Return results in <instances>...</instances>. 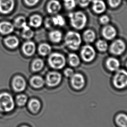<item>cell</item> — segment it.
<instances>
[{
	"label": "cell",
	"mask_w": 127,
	"mask_h": 127,
	"mask_svg": "<svg viewBox=\"0 0 127 127\" xmlns=\"http://www.w3.org/2000/svg\"><path fill=\"white\" fill-rule=\"evenodd\" d=\"M71 25L77 29H82L86 25L87 18L83 12L78 11L69 14Z\"/></svg>",
	"instance_id": "1"
},
{
	"label": "cell",
	"mask_w": 127,
	"mask_h": 127,
	"mask_svg": "<svg viewBox=\"0 0 127 127\" xmlns=\"http://www.w3.org/2000/svg\"><path fill=\"white\" fill-rule=\"evenodd\" d=\"M64 40L66 45L69 48L73 50L78 49L81 44V36L76 32H68L66 35Z\"/></svg>",
	"instance_id": "2"
},
{
	"label": "cell",
	"mask_w": 127,
	"mask_h": 127,
	"mask_svg": "<svg viewBox=\"0 0 127 127\" xmlns=\"http://www.w3.org/2000/svg\"><path fill=\"white\" fill-rule=\"evenodd\" d=\"M14 103L12 96L7 93L0 94V111L10 112L14 108Z\"/></svg>",
	"instance_id": "3"
},
{
	"label": "cell",
	"mask_w": 127,
	"mask_h": 127,
	"mask_svg": "<svg viewBox=\"0 0 127 127\" xmlns=\"http://www.w3.org/2000/svg\"><path fill=\"white\" fill-rule=\"evenodd\" d=\"M48 63L54 69H62L65 65V58L60 53H53L49 57Z\"/></svg>",
	"instance_id": "4"
},
{
	"label": "cell",
	"mask_w": 127,
	"mask_h": 127,
	"mask_svg": "<svg viewBox=\"0 0 127 127\" xmlns=\"http://www.w3.org/2000/svg\"><path fill=\"white\" fill-rule=\"evenodd\" d=\"M113 84L118 89H122L127 86V71L124 70L118 71L113 78Z\"/></svg>",
	"instance_id": "5"
},
{
	"label": "cell",
	"mask_w": 127,
	"mask_h": 127,
	"mask_svg": "<svg viewBox=\"0 0 127 127\" xmlns=\"http://www.w3.org/2000/svg\"><path fill=\"white\" fill-rule=\"evenodd\" d=\"M95 50L90 45H85L83 47L81 50V57L85 62H92L95 58Z\"/></svg>",
	"instance_id": "6"
},
{
	"label": "cell",
	"mask_w": 127,
	"mask_h": 127,
	"mask_svg": "<svg viewBox=\"0 0 127 127\" xmlns=\"http://www.w3.org/2000/svg\"><path fill=\"white\" fill-rule=\"evenodd\" d=\"M62 80V75L59 73L52 71L49 73L46 77V83L48 86H56Z\"/></svg>",
	"instance_id": "7"
},
{
	"label": "cell",
	"mask_w": 127,
	"mask_h": 127,
	"mask_svg": "<svg viewBox=\"0 0 127 127\" xmlns=\"http://www.w3.org/2000/svg\"><path fill=\"white\" fill-rule=\"evenodd\" d=\"M126 48V45L123 41L117 40L111 44L110 51L111 53L115 55H120L123 53Z\"/></svg>",
	"instance_id": "8"
},
{
	"label": "cell",
	"mask_w": 127,
	"mask_h": 127,
	"mask_svg": "<svg viewBox=\"0 0 127 127\" xmlns=\"http://www.w3.org/2000/svg\"><path fill=\"white\" fill-rule=\"evenodd\" d=\"M14 0H0V13L8 14L14 8Z\"/></svg>",
	"instance_id": "9"
},
{
	"label": "cell",
	"mask_w": 127,
	"mask_h": 127,
	"mask_svg": "<svg viewBox=\"0 0 127 127\" xmlns=\"http://www.w3.org/2000/svg\"><path fill=\"white\" fill-rule=\"evenodd\" d=\"M71 83L74 88L77 90L81 89L85 85V78L80 74H74L71 78Z\"/></svg>",
	"instance_id": "10"
},
{
	"label": "cell",
	"mask_w": 127,
	"mask_h": 127,
	"mask_svg": "<svg viewBox=\"0 0 127 127\" xmlns=\"http://www.w3.org/2000/svg\"><path fill=\"white\" fill-rule=\"evenodd\" d=\"M26 83L25 79L21 76H16L12 81L13 88L16 92L23 91L25 88Z\"/></svg>",
	"instance_id": "11"
},
{
	"label": "cell",
	"mask_w": 127,
	"mask_h": 127,
	"mask_svg": "<svg viewBox=\"0 0 127 127\" xmlns=\"http://www.w3.org/2000/svg\"><path fill=\"white\" fill-rule=\"evenodd\" d=\"M62 9V5L57 0H51L47 6V11L50 14H56Z\"/></svg>",
	"instance_id": "12"
},
{
	"label": "cell",
	"mask_w": 127,
	"mask_h": 127,
	"mask_svg": "<svg viewBox=\"0 0 127 127\" xmlns=\"http://www.w3.org/2000/svg\"><path fill=\"white\" fill-rule=\"evenodd\" d=\"M35 49V44L31 41H28L25 43L22 46L23 53L28 56H31L34 55Z\"/></svg>",
	"instance_id": "13"
},
{
	"label": "cell",
	"mask_w": 127,
	"mask_h": 127,
	"mask_svg": "<svg viewBox=\"0 0 127 127\" xmlns=\"http://www.w3.org/2000/svg\"><path fill=\"white\" fill-rule=\"evenodd\" d=\"M116 31L113 27L107 25L103 29V35L108 40L113 39L116 35Z\"/></svg>",
	"instance_id": "14"
},
{
	"label": "cell",
	"mask_w": 127,
	"mask_h": 127,
	"mask_svg": "<svg viewBox=\"0 0 127 127\" xmlns=\"http://www.w3.org/2000/svg\"><path fill=\"white\" fill-rule=\"evenodd\" d=\"M14 29V26L11 23L8 21H3L0 23V33L6 35L11 34Z\"/></svg>",
	"instance_id": "15"
},
{
	"label": "cell",
	"mask_w": 127,
	"mask_h": 127,
	"mask_svg": "<svg viewBox=\"0 0 127 127\" xmlns=\"http://www.w3.org/2000/svg\"><path fill=\"white\" fill-rule=\"evenodd\" d=\"M93 9L95 13L101 14L105 11L106 5L102 0H94Z\"/></svg>",
	"instance_id": "16"
},
{
	"label": "cell",
	"mask_w": 127,
	"mask_h": 127,
	"mask_svg": "<svg viewBox=\"0 0 127 127\" xmlns=\"http://www.w3.org/2000/svg\"><path fill=\"white\" fill-rule=\"evenodd\" d=\"M106 65L108 69L112 71H116L120 67V63L118 59L114 58H108L106 62Z\"/></svg>",
	"instance_id": "17"
},
{
	"label": "cell",
	"mask_w": 127,
	"mask_h": 127,
	"mask_svg": "<svg viewBox=\"0 0 127 127\" xmlns=\"http://www.w3.org/2000/svg\"><path fill=\"white\" fill-rule=\"evenodd\" d=\"M4 43L8 48L14 49L19 45V41L15 36H9L5 39Z\"/></svg>",
	"instance_id": "18"
},
{
	"label": "cell",
	"mask_w": 127,
	"mask_h": 127,
	"mask_svg": "<svg viewBox=\"0 0 127 127\" xmlns=\"http://www.w3.org/2000/svg\"><path fill=\"white\" fill-rule=\"evenodd\" d=\"M30 83L34 88H40L44 85V80L41 76H33L30 80Z\"/></svg>",
	"instance_id": "19"
},
{
	"label": "cell",
	"mask_w": 127,
	"mask_h": 127,
	"mask_svg": "<svg viewBox=\"0 0 127 127\" xmlns=\"http://www.w3.org/2000/svg\"><path fill=\"white\" fill-rule=\"evenodd\" d=\"M42 23V18L41 16L35 14L30 18L29 24L31 26L37 28L41 26Z\"/></svg>",
	"instance_id": "20"
},
{
	"label": "cell",
	"mask_w": 127,
	"mask_h": 127,
	"mask_svg": "<svg viewBox=\"0 0 127 127\" xmlns=\"http://www.w3.org/2000/svg\"><path fill=\"white\" fill-rule=\"evenodd\" d=\"M49 37L51 41L53 42L59 43L62 40V34L60 31L54 30L50 32Z\"/></svg>",
	"instance_id": "21"
},
{
	"label": "cell",
	"mask_w": 127,
	"mask_h": 127,
	"mask_svg": "<svg viewBox=\"0 0 127 127\" xmlns=\"http://www.w3.org/2000/svg\"><path fill=\"white\" fill-rule=\"evenodd\" d=\"M41 103L36 99L31 100L28 103V107L30 111L33 113H37L41 108Z\"/></svg>",
	"instance_id": "22"
},
{
	"label": "cell",
	"mask_w": 127,
	"mask_h": 127,
	"mask_svg": "<svg viewBox=\"0 0 127 127\" xmlns=\"http://www.w3.org/2000/svg\"><path fill=\"white\" fill-rule=\"evenodd\" d=\"M51 46L47 43H43L40 45L38 48V51L40 55L45 56L49 55L51 51Z\"/></svg>",
	"instance_id": "23"
},
{
	"label": "cell",
	"mask_w": 127,
	"mask_h": 127,
	"mask_svg": "<svg viewBox=\"0 0 127 127\" xmlns=\"http://www.w3.org/2000/svg\"><path fill=\"white\" fill-rule=\"evenodd\" d=\"M116 122L120 127H127V115L124 114L118 115L116 118Z\"/></svg>",
	"instance_id": "24"
},
{
	"label": "cell",
	"mask_w": 127,
	"mask_h": 127,
	"mask_svg": "<svg viewBox=\"0 0 127 127\" xmlns=\"http://www.w3.org/2000/svg\"><path fill=\"white\" fill-rule=\"evenodd\" d=\"M44 65V63L41 59H36L32 64V68L34 71H38L42 69Z\"/></svg>",
	"instance_id": "25"
},
{
	"label": "cell",
	"mask_w": 127,
	"mask_h": 127,
	"mask_svg": "<svg viewBox=\"0 0 127 127\" xmlns=\"http://www.w3.org/2000/svg\"><path fill=\"white\" fill-rule=\"evenodd\" d=\"M84 38L87 42H92L95 40V33L92 30H87L84 32Z\"/></svg>",
	"instance_id": "26"
},
{
	"label": "cell",
	"mask_w": 127,
	"mask_h": 127,
	"mask_svg": "<svg viewBox=\"0 0 127 127\" xmlns=\"http://www.w3.org/2000/svg\"><path fill=\"white\" fill-rule=\"evenodd\" d=\"M68 60L70 64L73 67L78 66L80 62L79 57L74 53H71L69 55Z\"/></svg>",
	"instance_id": "27"
},
{
	"label": "cell",
	"mask_w": 127,
	"mask_h": 127,
	"mask_svg": "<svg viewBox=\"0 0 127 127\" xmlns=\"http://www.w3.org/2000/svg\"><path fill=\"white\" fill-rule=\"evenodd\" d=\"M54 26H63L65 24V20L63 17L61 15H57L56 16L52 18Z\"/></svg>",
	"instance_id": "28"
},
{
	"label": "cell",
	"mask_w": 127,
	"mask_h": 127,
	"mask_svg": "<svg viewBox=\"0 0 127 127\" xmlns=\"http://www.w3.org/2000/svg\"><path fill=\"white\" fill-rule=\"evenodd\" d=\"M34 32L28 25L23 28L22 35L25 39H31L34 36Z\"/></svg>",
	"instance_id": "29"
},
{
	"label": "cell",
	"mask_w": 127,
	"mask_h": 127,
	"mask_svg": "<svg viewBox=\"0 0 127 127\" xmlns=\"http://www.w3.org/2000/svg\"><path fill=\"white\" fill-rule=\"evenodd\" d=\"M14 25L18 28H24L27 26L26 19L24 17H18L14 21Z\"/></svg>",
	"instance_id": "30"
},
{
	"label": "cell",
	"mask_w": 127,
	"mask_h": 127,
	"mask_svg": "<svg viewBox=\"0 0 127 127\" xmlns=\"http://www.w3.org/2000/svg\"><path fill=\"white\" fill-rule=\"evenodd\" d=\"M27 99L28 98L26 95H19L16 97V103L18 106H24L27 102Z\"/></svg>",
	"instance_id": "31"
},
{
	"label": "cell",
	"mask_w": 127,
	"mask_h": 127,
	"mask_svg": "<svg viewBox=\"0 0 127 127\" xmlns=\"http://www.w3.org/2000/svg\"><path fill=\"white\" fill-rule=\"evenodd\" d=\"M96 45L98 49L100 51L104 52L106 51L108 49V44L107 42L104 40H100L97 42Z\"/></svg>",
	"instance_id": "32"
},
{
	"label": "cell",
	"mask_w": 127,
	"mask_h": 127,
	"mask_svg": "<svg viewBox=\"0 0 127 127\" xmlns=\"http://www.w3.org/2000/svg\"><path fill=\"white\" fill-rule=\"evenodd\" d=\"M64 5L66 8L68 10L74 9L76 6V2L75 0H64Z\"/></svg>",
	"instance_id": "33"
},
{
	"label": "cell",
	"mask_w": 127,
	"mask_h": 127,
	"mask_svg": "<svg viewBox=\"0 0 127 127\" xmlns=\"http://www.w3.org/2000/svg\"><path fill=\"white\" fill-rule=\"evenodd\" d=\"M122 0H108V3L111 7H116L120 5Z\"/></svg>",
	"instance_id": "34"
},
{
	"label": "cell",
	"mask_w": 127,
	"mask_h": 127,
	"mask_svg": "<svg viewBox=\"0 0 127 127\" xmlns=\"http://www.w3.org/2000/svg\"><path fill=\"white\" fill-rule=\"evenodd\" d=\"M40 0H25V4L29 6H34L38 3Z\"/></svg>",
	"instance_id": "35"
},
{
	"label": "cell",
	"mask_w": 127,
	"mask_h": 127,
	"mask_svg": "<svg viewBox=\"0 0 127 127\" xmlns=\"http://www.w3.org/2000/svg\"><path fill=\"white\" fill-rule=\"evenodd\" d=\"M92 0H78L80 5L82 7H85L89 5Z\"/></svg>",
	"instance_id": "36"
},
{
	"label": "cell",
	"mask_w": 127,
	"mask_h": 127,
	"mask_svg": "<svg viewBox=\"0 0 127 127\" xmlns=\"http://www.w3.org/2000/svg\"><path fill=\"white\" fill-rule=\"evenodd\" d=\"M64 74L67 77H71L74 74V71L71 68H67L64 71Z\"/></svg>",
	"instance_id": "37"
},
{
	"label": "cell",
	"mask_w": 127,
	"mask_h": 127,
	"mask_svg": "<svg viewBox=\"0 0 127 127\" xmlns=\"http://www.w3.org/2000/svg\"><path fill=\"white\" fill-rule=\"evenodd\" d=\"M45 26L47 28H51L54 26V24L53 23V21L52 20V18H48L46 19L45 21Z\"/></svg>",
	"instance_id": "38"
},
{
	"label": "cell",
	"mask_w": 127,
	"mask_h": 127,
	"mask_svg": "<svg viewBox=\"0 0 127 127\" xmlns=\"http://www.w3.org/2000/svg\"><path fill=\"white\" fill-rule=\"evenodd\" d=\"M109 18L107 15H103L101 16L100 19V21L101 23L104 25L108 24L109 22Z\"/></svg>",
	"instance_id": "39"
},
{
	"label": "cell",
	"mask_w": 127,
	"mask_h": 127,
	"mask_svg": "<svg viewBox=\"0 0 127 127\" xmlns=\"http://www.w3.org/2000/svg\"><path fill=\"white\" fill-rule=\"evenodd\" d=\"M21 127H29L28 126H25V125H24V126H22Z\"/></svg>",
	"instance_id": "40"
},
{
	"label": "cell",
	"mask_w": 127,
	"mask_h": 127,
	"mask_svg": "<svg viewBox=\"0 0 127 127\" xmlns=\"http://www.w3.org/2000/svg\"></svg>",
	"instance_id": "41"
}]
</instances>
